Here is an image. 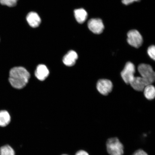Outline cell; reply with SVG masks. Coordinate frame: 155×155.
I'll return each instance as SVG.
<instances>
[{"mask_svg":"<svg viewBox=\"0 0 155 155\" xmlns=\"http://www.w3.org/2000/svg\"><path fill=\"white\" fill-rule=\"evenodd\" d=\"M30 77V73L25 68L22 67H15L9 71V81L13 88L21 89L26 86Z\"/></svg>","mask_w":155,"mask_h":155,"instance_id":"1","label":"cell"},{"mask_svg":"<svg viewBox=\"0 0 155 155\" xmlns=\"http://www.w3.org/2000/svg\"><path fill=\"white\" fill-rule=\"evenodd\" d=\"M106 150L109 155H123L124 146L117 137L108 139L106 143Z\"/></svg>","mask_w":155,"mask_h":155,"instance_id":"2","label":"cell"},{"mask_svg":"<svg viewBox=\"0 0 155 155\" xmlns=\"http://www.w3.org/2000/svg\"><path fill=\"white\" fill-rule=\"evenodd\" d=\"M138 71L141 77L148 83L152 84L155 79V73L153 68L147 64H141L139 65Z\"/></svg>","mask_w":155,"mask_h":155,"instance_id":"3","label":"cell"},{"mask_svg":"<svg viewBox=\"0 0 155 155\" xmlns=\"http://www.w3.org/2000/svg\"><path fill=\"white\" fill-rule=\"evenodd\" d=\"M128 43L133 47L138 48L143 43L142 36L138 31L133 30L130 31L127 34Z\"/></svg>","mask_w":155,"mask_h":155,"instance_id":"4","label":"cell"},{"mask_svg":"<svg viewBox=\"0 0 155 155\" xmlns=\"http://www.w3.org/2000/svg\"><path fill=\"white\" fill-rule=\"evenodd\" d=\"M135 68L134 64L130 62L126 63L123 70L121 71V76L125 82L129 84L130 82L134 77Z\"/></svg>","mask_w":155,"mask_h":155,"instance_id":"5","label":"cell"},{"mask_svg":"<svg viewBox=\"0 0 155 155\" xmlns=\"http://www.w3.org/2000/svg\"><path fill=\"white\" fill-rule=\"evenodd\" d=\"M112 88L113 84L111 81L108 79H100L97 83V90L103 95H107L112 91Z\"/></svg>","mask_w":155,"mask_h":155,"instance_id":"6","label":"cell"},{"mask_svg":"<svg viewBox=\"0 0 155 155\" xmlns=\"http://www.w3.org/2000/svg\"><path fill=\"white\" fill-rule=\"evenodd\" d=\"M88 28L94 33L100 34L103 31L104 26L101 19L92 18L90 19L88 23Z\"/></svg>","mask_w":155,"mask_h":155,"instance_id":"7","label":"cell"},{"mask_svg":"<svg viewBox=\"0 0 155 155\" xmlns=\"http://www.w3.org/2000/svg\"><path fill=\"white\" fill-rule=\"evenodd\" d=\"M129 84L134 90L138 91H143L145 87L149 85L141 77H134Z\"/></svg>","mask_w":155,"mask_h":155,"instance_id":"8","label":"cell"},{"mask_svg":"<svg viewBox=\"0 0 155 155\" xmlns=\"http://www.w3.org/2000/svg\"><path fill=\"white\" fill-rule=\"evenodd\" d=\"M78 58V55L76 52L73 50H71L64 56L63 61L65 65L71 67L75 65Z\"/></svg>","mask_w":155,"mask_h":155,"instance_id":"9","label":"cell"},{"mask_svg":"<svg viewBox=\"0 0 155 155\" xmlns=\"http://www.w3.org/2000/svg\"><path fill=\"white\" fill-rule=\"evenodd\" d=\"M49 74V71L47 67L44 64H40L37 67L35 75L39 80L43 81L47 78Z\"/></svg>","mask_w":155,"mask_h":155,"instance_id":"10","label":"cell"},{"mask_svg":"<svg viewBox=\"0 0 155 155\" xmlns=\"http://www.w3.org/2000/svg\"><path fill=\"white\" fill-rule=\"evenodd\" d=\"M27 22L33 28H36L39 26L41 22L40 17L38 14L34 12L28 13L26 17Z\"/></svg>","mask_w":155,"mask_h":155,"instance_id":"11","label":"cell"},{"mask_svg":"<svg viewBox=\"0 0 155 155\" xmlns=\"http://www.w3.org/2000/svg\"><path fill=\"white\" fill-rule=\"evenodd\" d=\"M11 121V116L8 112L5 110L0 111V127H6Z\"/></svg>","mask_w":155,"mask_h":155,"instance_id":"12","label":"cell"},{"mask_svg":"<svg viewBox=\"0 0 155 155\" xmlns=\"http://www.w3.org/2000/svg\"><path fill=\"white\" fill-rule=\"evenodd\" d=\"M74 13L75 18L79 24H83L86 20L88 14L84 9L81 8L75 9Z\"/></svg>","mask_w":155,"mask_h":155,"instance_id":"13","label":"cell"},{"mask_svg":"<svg viewBox=\"0 0 155 155\" xmlns=\"http://www.w3.org/2000/svg\"><path fill=\"white\" fill-rule=\"evenodd\" d=\"M144 96L147 99H153L155 96V88L152 84L147 85L144 90Z\"/></svg>","mask_w":155,"mask_h":155,"instance_id":"14","label":"cell"},{"mask_svg":"<svg viewBox=\"0 0 155 155\" xmlns=\"http://www.w3.org/2000/svg\"><path fill=\"white\" fill-rule=\"evenodd\" d=\"M0 155H15L12 147L8 145H4L0 148Z\"/></svg>","mask_w":155,"mask_h":155,"instance_id":"15","label":"cell"},{"mask_svg":"<svg viewBox=\"0 0 155 155\" xmlns=\"http://www.w3.org/2000/svg\"><path fill=\"white\" fill-rule=\"evenodd\" d=\"M18 0H0V4L2 5L7 6L9 7L15 6L17 4Z\"/></svg>","mask_w":155,"mask_h":155,"instance_id":"16","label":"cell"},{"mask_svg":"<svg viewBox=\"0 0 155 155\" xmlns=\"http://www.w3.org/2000/svg\"><path fill=\"white\" fill-rule=\"evenodd\" d=\"M148 53L150 57L153 59L155 60V47L154 45H152L149 47L148 49Z\"/></svg>","mask_w":155,"mask_h":155,"instance_id":"17","label":"cell"},{"mask_svg":"<svg viewBox=\"0 0 155 155\" xmlns=\"http://www.w3.org/2000/svg\"><path fill=\"white\" fill-rule=\"evenodd\" d=\"M131 155H149L145 151L141 150V149H139L135 151V152Z\"/></svg>","mask_w":155,"mask_h":155,"instance_id":"18","label":"cell"},{"mask_svg":"<svg viewBox=\"0 0 155 155\" xmlns=\"http://www.w3.org/2000/svg\"><path fill=\"white\" fill-rule=\"evenodd\" d=\"M141 0H122V3L124 5H128L134 2H139Z\"/></svg>","mask_w":155,"mask_h":155,"instance_id":"19","label":"cell"},{"mask_svg":"<svg viewBox=\"0 0 155 155\" xmlns=\"http://www.w3.org/2000/svg\"><path fill=\"white\" fill-rule=\"evenodd\" d=\"M74 155H90V154L86 151L79 150L75 153Z\"/></svg>","mask_w":155,"mask_h":155,"instance_id":"20","label":"cell"},{"mask_svg":"<svg viewBox=\"0 0 155 155\" xmlns=\"http://www.w3.org/2000/svg\"><path fill=\"white\" fill-rule=\"evenodd\" d=\"M61 155H68V154H62Z\"/></svg>","mask_w":155,"mask_h":155,"instance_id":"21","label":"cell"}]
</instances>
